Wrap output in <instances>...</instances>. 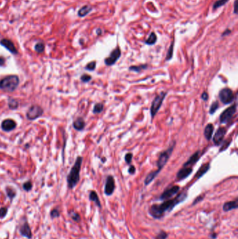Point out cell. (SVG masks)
I'll list each match as a JSON object with an SVG mask.
<instances>
[{
    "label": "cell",
    "mask_w": 238,
    "mask_h": 239,
    "mask_svg": "<svg viewBox=\"0 0 238 239\" xmlns=\"http://www.w3.org/2000/svg\"><path fill=\"white\" fill-rule=\"evenodd\" d=\"M90 201L95 202L98 207H99V208L101 207L100 200H99L97 193H96L95 191L91 192L90 194Z\"/></svg>",
    "instance_id": "cell-24"
},
{
    "label": "cell",
    "mask_w": 238,
    "mask_h": 239,
    "mask_svg": "<svg viewBox=\"0 0 238 239\" xmlns=\"http://www.w3.org/2000/svg\"><path fill=\"white\" fill-rule=\"evenodd\" d=\"M44 110L42 107L38 105H32L29 108L28 110L27 111L26 117L27 120L30 121H33L39 118L43 114Z\"/></svg>",
    "instance_id": "cell-8"
},
{
    "label": "cell",
    "mask_w": 238,
    "mask_h": 239,
    "mask_svg": "<svg viewBox=\"0 0 238 239\" xmlns=\"http://www.w3.org/2000/svg\"><path fill=\"white\" fill-rule=\"evenodd\" d=\"M71 217L74 221H76V222L79 221L80 219H81V217H80L79 214H77L76 212H71Z\"/></svg>",
    "instance_id": "cell-40"
},
{
    "label": "cell",
    "mask_w": 238,
    "mask_h": 239,
    "mask_svg": "<svg viewBox=\"0 0 238 239\" xmlns=\"http://www.w3.org/2000/svg\"><path fill=\"white\" fill-rule=\"evenodd\" d=\"M148 67V65H140L138 66H129V69L130 71L136 72V73H139L142 70H144V69H147Z\"/></svg>",
    "instance_id": "cell-27"
},
{
    "label": "cell",
    "mask_w": 238,
    "mask_h": 239,
    "mask_svg": "<svg viewBox=\"0 0 238 239\" xmlns=\"http://www.w3.org/2000/svg\"><path fill=\"white\" fill-rule=\"evenodd\" d=\"M174 45H175V41H173L172 43H170L169 48L168 50L166 56H165V60L170 61L173 58V52H174Z\"/></svg>",
    "instance_id": "cell-28"
},
{
    "label": "cell",
    "mask_w": 238,
    "mask_h": 239,
    "mask_svg": "<svg viewBox=\"0 0 238 239\" xmlns=\"http://www.w3.org/2000/svg\"><path fill=\"white\" fill-rule=\"evenodd\" d=\"M203 198H204V196L203 195H202V196H198L197 197V198H196L195 200H194V201H193V205H196V204H198V202H200V201H202V200H203Z\"/></svg>",
    "instance_id": "cell-45"
},
{
    "label": "cell",
    "mask_w": 238,
    "mask_h": 239,
    "mask_svg": "<svg viewBox=\"0 0 238 239\" xmlns=\"http://www.w3.org/2000/svg\"><path fill=\"white\" fill-rule=\"evenodd\" d=\"M167 94H168L167 92H160L159 94H157V95L154 97V99L152 102V105L150 108V114H151L152 119H153L154 118L155 115H156V113H158V111L160 110V108L161 107L163 102H164L165 97L167 95Z\"/></svg>",
    "instance_id": "cell-5"
},
{
    "label": "cell",
    "mask_w": 238,
    "mask_h": 239,
    "mask_svg": "<svg viewBox=\"0 0 238 239\" xmlns=\"http://www.w3.org/2000/svg\"><path fill=\"white\" fill-rule=\"evenodd\" d=\"M121 51L119 47L115 48L110 52L109 56L104 60V62L106 66H112L117 62V60L121 57Z\"/></svg>",
    "instance_id": "cell-9"
},
{
    "label": "cell",
    "mask_w": 238,
    "mask_h": 239,
    "mask_svg": "<svg viewBox=\"0 0 238 239\" xmlns=\"http://www.w3.org/2000/svg\"><path fill=\"white\" fill-rule=\"evenodd\" d=\"M193 172V169L191 166H183L180 169L176 175V178L178 181H181L189 177Z\"/></svg>",
    "instance_id": "cell-13"
},
{
    "label": "cell",
    "mask_w": 238,
    "mask_h": 239,
    "mask_svg": "<svg viewBox=\"0 0 238 239\" xmlns=\"http://www.w3.org/2000/svg\"><path fill=\"white\" fill-rule=\"evenodd\" d=\"M238 207V199H236L234 201H231L228 202H226L223 205V210L225 212H228V211L237 209Z\"/></svg>",
    "instance_id": "cell-19"
},
{
    "label": "cell",
    "mask_w": 238,
    "mask_h": 239,
    "mask_svg": "<svg viewBox=\"0 0 238 239\" xmlns=\"http://www.w3.org/2000/svg\"><path fill=\"white\" fill-rule=\"evenodd\" d=\"M176 145V142L175 141H173L172 143H170V146L165 150V151H163L161 152V154L159 155V157L158 158V160L156 162V166H157V169L156 171L160 173V171H161V169L164 167L166 165L167 162L169 160L170 157L171 155H172L173 152L174 151V148H175Z\"/></svg>",
    "instance_id": "cell-4"
},
{
    "label": "cell",
    "mask_w": 238,
    "mask_h": 239,
    "mask_svg": "<svg viewBox=\"0 0 238 239\" xmlns=\"http://www.w3.org/2000/svg\"><path fill=\"white\" fill-rule=\"evenodd\" d=\"M23 189L27 192L30 191L32 189V183L31 181H27L23 185Z\"/></svg>",
    "instance_id": "cell-37"
},
{
    "label": "cell",
    "mask_w": 238,
    "mask_h": 239,
    "mask_svg": "<svg viewBox=\"0 0 238 239\" xmlns=\"http://www.w3.org/2000/svg\"><path fill=\"white\" fill-rule=\"evenodd\" d=\"M6 191H7V196L9 197L10 199H13L14 198L16 195V192L14 190V189L10 187H7L6 188Z\"/></svg>",
    "instance_id": "cell-33"
},
{
    "label": "cell",
    "mask_w": 238,
    "mask_h": 239,
    "mask_svg": "<svg viewBox=\"0 0 238 239\" xmlns=\"http://www.w3.org/2000/svg\"><path fill=\"white\" fill-rule=\"evenodd\" d=\"M214 130V127L212 123L207 124L205 128L204 129L203 134H204L205 138L207 141H210V139L212 138Z\"/></svg>",
    "instance_id": "cell-21"
},
{
    "label": "cell",
    "mask_w": 238,
    "mask_h": 239,
    "mask_svg": "<svg viewBox=\"0 0 238 239\" xmlns=\"http://www.w3.org/2000/svg\"><path fill=\"white\" fill-rule=\"evenodd\" d=\"M132 159H133V153L131 152H128L124 156V160H125L126 163L127 165H131V163L132 162Z\"/></svg>",
    "instance_id": "cell-36"
},
{
    "label": "cell",
    "mask_w": 238,
    "mask_h": 239,
    "mask_svg": "<svg viewBox=\"0 0 238 239\" xmlns=\"http://www.w3.org/2000/svg\"><path fill=\"white\" fill-rule=\"evenodd\" d=\"M237 4V0H235V3H234V13L235 14H237V11H236V4Z\"/></svg>",
    "instance_id": "cell-48"
},
{
    "label": "cell",
    "mask_w": 238,
    "mask_h": 239,
    "mask_svg": "<svg viewBox=\"0 0 238 239\" xmlns=\"http://www.w3.org/2000/svg\"><path fill=\"white\" fill-rule=\"evenodd\" d=\"M187 197V192H182L178 194L175 198L166 200L161 204L152 205L149 210V215L155 219L161 218L165 212H170L175 205L183 202Z\"/></svg>",
    "instance_id": "cell-1"
},
{
    "label": "cell",
    "mask_w": 238,
    "mask_h": 239,
    "mask_svg": "<svg viewBox=\"0 0 238 239\" xmlns=\"http://www.w3.org/2000/svg\"><path fill=\"white\" fill-rule=\"evenodd\" d=\"M81 80L82 83H88L92 80V76L88 74H82L81 77Z\"/></svg>",
    "instance_id": "cell-38"
},
{
    "label": "cell",
    "mask_w": 238,
    "mask_h": 239,
    "mask_svg": "<svg viewBox=\"0 0 238 239\" xmlns=\"http://www.w3.org/2000/svg\"><path fill=\"white\" fill-rule=\"evenodd\" d=\"M231 141H225V142H222V143H221V148H220V150H219V151L221 152V151H225V150L226 149H227V148H228V147L230 146V144H231Z\"/></svg>",
    "instance_id": "cell-39"
},
{
    "label": "cell",
    "mask_w": 238,
    "mask_h": 239,
    "mask_svg": "<svg viewBox=\"0 0 238 239\" xmlns=\"http://www.w3.org/2000/svg\"><path fill=\"white\" fill-rule=\"evenodd\" d=\"M180 187L178 185H174L173 187L165 190L164 192L161 194V195L160 196L159 199L161 201H166V200L170 199L172 198L173 196H175V194L179 192Z\"/></svg>",
    "instance_id": "cell-10"
},
{
    "label": "cell",
    "mask_w": 238,
    "mask_h": 239,
    "mask_svg": "<svg viewBox=\"0 0 238 239\" xmlns=\"http://www.w3.org/2000/svg\"><path fill=\"white\" fill-rule=\"evenodd\" d=\"M8 106L10 109L16 110L19 106V103L16 99L12 98V97H9L8 99Z\"/></svg>",
    "instance_id": "cell-26"
},
{
    "label": "cell",
    "mask_w": 238,
    "mask_h": 239,
    "mask_svg": "<svg viewBox=\"0 0 238 239\" xmlns=\"http://www.w3.org/2000/svg\"><path fill=\"white\" fill-rule=\"evenodd\" d=\"M6 60L4 57H0V66H4L5 65Z\"/></svg>",
    "instance_id": "cell-47"
},
{
    "label": "cell",
    "mask_w": 238,
    "mask_h": 239,
    "mask_svg": "<svg viewBox=\"0 0 238 239\" xmlns=\"http://www.w3.org/2000/svg\"><path fill=\"white\" fill-rule=\"evenodd\" d=\"M168 238V233L164 231H160V232L156 236L154 239H166Z\"/></svg>",
    "instance_id": "cell-35"
},
{
    "label": "cell",
    "mask_w": 238,
    "mask_h": 239,
    "mask_svg": "<svg viewBox=\"0 0 238 239\" xmlns=\"http://www.w3.org/2000/svg\"><path fill=\"white\" fill-rule=\"evenodd\" d=\"M226 129L224 127H220L217 130V132H216L212 138L213 142H214L215 146H218L221 145L226 134Z\"/></svg>",
    "instance_id": "cell-11"
},
{
    "label": "cell",
    "mask_w": 238,
    "mask_h": 239,
    "mask_svg": "<svg viewBox=\"0 0 238 239\" xmlns=\"http://www.w3.org/2000/svg\"><path fill=\"white\" fill-rule=\"evenodd\" d=\"M0 45L4 47L5 48L8 50L13 55H17L18 53V50L16 49L14 43L9 38H2L0 41Z\"/></svg>",
    "instance_id": "cell-14"
},
{
    "label": "cell",
    "mask_w": 238,
    "mask_h": 239,
    "mask_svg": "<svg viewBox=\"0 0 238 239\" xmlns=\"http://www.w3.org/2000/svg\"><path fill=\"white\" fill-rule=\"evenodd\" d=\"M104 108V105L102 103H97L95 105L93 108L92 112L94 114H99L103 112Z\"/></svg>",
    "instance_id": "cell-29"
},
{
    "label": "cell",
    "mask_w": 238,
    "mask_h": 239,
    "mask_svg": "<svg viewBox=\"0 0 238 239\" xmlns=\"http://www.w3.org/2000/svg\"><path fill=\"white\" fill-rule=\"evenodd\" d=\"M7 213V208H0V218H4L6 216Z\"/></svg>",
    "instance_id": "cell-42"
},
{
    "label": "cell",
    "mask_w": 238,
    "mask_h": 239,
    "mask_svg": "<svg viewBox=\"0 0 238 239\" xmlns=\"http://www.w3.org/2000/svg\"><path fill=\"white\" fill-rule=\"evenodd\" d=\"M201 99H202V100H203V101H207L209 99L208 93H207V92H203L202 93V94H201Z\"/></svg>",
    "instance_id": "cell-44"
},
{
    "label": "cell",
    "mask_w": 238,
    "mask_h": 239,
    "mask_svg": "<svg viewBox=\"0 0 238 239\" xmlns=\"http://www.w3.org/2000/svg\"><path fill=\"white\" fill-rule=\"evenodd\" d=\"M20 232L21 233V235L24 236V237H26L29 239L32 238L31 229H30L29 225L28 224L27 222H25L24 224L22 225V227L20 229Z\"/></svg>",
    "instance_id": "cell-20"
},
{
    "label": "cell",
    "mask_w": 238,
    "mask_h": 239,
    "mask_svg": "<svg viewBox=\"0 0 238 239\" xmlns=\"http://www.w3.org/2000/svg\"><path fill=\"white\" fill-rule=\"evenodd\" d=\"M135 171H136V169H135V167L134 165H130L129 168L128 169V173L130 175H134L135 174Z\"/></svg>",
    "instance_id": "cell-43"
},
{
    "label": "cell",
    "mask_w": 238,
    "mask_h": 239,
    "mask_svg": "<svg viewBox=\"0 0 238 239\" xmlns=\"http://www.w3.org/2000/svg\"><path fill=\"white\" fill-rule=\"evenodd\" d=\"M218 98H219L221 103L223 104H230L234 101L235 96L233 92L228 88H224L219 91L218 92Z\"/></svg>",
    "instance_id": "cell-7"
},
{
    "label": "cell",
    "mask_w": 238,
    "mask_h": 239,
    "mask_svg": "<svg viewBox=\"0 0 238 239\" xmlns=\"http://www.w3.org/2000/svg\"><path fill=\"white\" fill-rule=\"evenodd\" d=\"M85 122L82 117H78L73 123V128L77 131H82L85 127Z\"/></svg>",
    "instance_id": "cell-17"
},
{
    "label": "cell",
    "mask_w": 238,
    "mask_h": 239,
    "mask_svg": "<svg viewBox=\"0 0 238 239\" xmlns=\"http://www.w3.org/2000/svg\"><path fill=\"white\" fill-rule=\"evenodd\" d=\"M51 216L52 217V218H57V217H59L60 216L59 210H58L57 209L52 210L51 212Z\"/></svg>",
    "instance_id": "cell-41"
},
{
    "label": "cell",
    "mask_w": 238,
    "mask_h": 239,
    "mask_svg": "<svg viewBox=\"0 0 238 239\" xmlns=\"http://www.w3.org/2000/svg\"><path fill=\"white\" fill-rule=\"evenodd\" d=\"M237 112V104L235 103L231 106L224 110L219 116V122L221 124H226L231 120L232 117Z\"/></svg>",
    "instance_id": "cell-6"
},
{
    "label": "cell",
    "mask_w": 238,
    "mask_h": 239,
    "mask_svg": "<svg viewBox=\"0 0 238 239\" xmlns=\"http://www.w3.org/2000/svg\"><path fill=\"white\" fill-rule=\"evenodd\" d=\"M231 30L227 29L226 30H225V31L223 32V33L222 35H221V36H222V37H226V36L230 34H231Z\"/></svg>",
    "instance_id": "cell-46"
},
{
    "label": "cell",
    "mask_w": 238,
    "mask_h": 239,
    "mask_svg": "<svg viewBox=\"0 0 238 239\" xmlns=\"http://www.w3.org/2000/svg\"><path fill=\"white\" fill-rule=\"evenodd\" d=\"M92 11V6H90V5H85V6H83L79 9L78 12H77V16L81 18L85 17V16L89 14Z\"/></svg>",
    "instance_id": "cell-22"
},
{
    "label": "cell",
    "mask_w": 238,
    "mask_h": 239,
    "mask_svg": "<svg viewBox=\"0 0 238 239\" xmlns=\"http://www.w3.org/2000/svg\"><path fill=\"white\" fill-rule=\"evenodd\" d=\"M20 79L17 75H9L0 80V90L7 92H13L18 88Z\"/></svg>",
    "instance_id": "cell-3"
},
{
    "label": "cell",
    "mask_w": 238,
    "mask_h": 239,
    "mask_svg": "<svg viewBox=\"0 0 238 239\" xmlns=\"http://www.w3.org/2000/svg\"><path fill=\"white\" fill-rule=\"evenodd\" d=\"M209 169H210V165L209 163L203 164V165H202L201 167L199 168L198 171L196 172L195 178L197 179L201 178V177H203L204 175L209 170Z\"/></svg>",
    "instance_id": "cell-18"
},
{
    "label": "cell",
    "mask_w": 238,
    "mask_h": 239,
    "mask_svg": "<svg viewBox=\"0 0 238 239\" xmlns=\"http://www.w3.org/2000/svg\"><path fill=\"white\" fill-rule=\"evenodd\" d=\"M82 161H83L82 157H77L74 165L71 169L70 172H69L68 174L66 180H67V184L69 189L74 188L79 182L80 173H81Z\"/></svg>",
    "instance_id": "cell-2"
},
{
    "label": "cell",
    "mask_w": 238,
    "mask_h": 239,
    "mask_svg": "<svg viewBox=\"0 0 238 239\" xmlns=\"http://www.w3.org/2000/svg\"><path fill=\"white\" fill-rule=\"evenodd\" d=\"M219 108V104L217 101H214L210 106L209 108V113L210 115H214V113L218 110V108Z\"/></svg>",
    "instance_id": "cell-31"
},
{
    "label": "cell",
    "mask_w": 238,
    "mask_h": 239,
    "mask_svg": "<svg viewBox=\"0 0 238 239\" xmlns=\"http://www.w3.org/2000/svg\"><path fill=\"white\" fill-rule=\"evenodd\" d=\"M156 41H157V36L156 34H155V32H152L150 35L149 36L148 38L145 41V44H147V45L152 46V45H154V44L156 43Z\"/></svg>",
    "instance_id": "cell-25"
},
{
    "label": "cell",
    "mask_w": 238,
    "mask_h": 239,
    "mask_svg": "<svg viewBox=\"0 0 238 239\" xmlns=\"http://www.w3.org/2000/svg\"><path fill=\"white\" fill-rule=\"evenodd\" d=\"M202 155H203V153H201V151H197L184 164L183 166H191L192 167L193 165H195L198 162Z\"/></svg>",
    "instance_id": "cell-16"
},
{
    "label": "cell",
    "mask_w": 238,
    "mask_h": 239,
    "mask_svg": "<svg viewBox=\"0 0 238 239\" xmlns=\"http://www.w3.org/2000/svg\"><path fill=\"white\" fill-rule=\"evenodd\" d=\"M96 66V62L95 61H92V62H90L87 64V65L85 66V69L87 71H93L95 70Z\"/></svg>",
    "instance_id": "cell-34"
},
{
    "label": "cell",
    "mask_w": 238,
    "mask_h": 239,
    "mask_svg": "<svg viewBox=\"0 0 238 239\" xmlns=\"http://www.w3.org/2000/svg\"><path fill=\"white\" fill-rule=\"evenodd\" d=\"M228 1L229 0H218V1H216L213 4V9L215 10L221 7H223Z\"/></svg>",
    "instance_id": "cell-32"
},
{
    "label": "cell",
    "mask_w": 238,
    "mask_h": 239,
    "mask_svg": "<svg viewBox=\"0 0 238 239\" xmlns=\"http://www.w3.org/2000/svg\"><path fill=\"white\" fill-rule=\"evenodd\" d=\"M115 190V179L112 176H108L106 178V184H105L104 192L107 196L112 195Z\"/></svg>",
    "instance_id": "cell-12"
},
{
    "label": "cell",
    "mask_w": 238,
    "mask_h": 239,
    "mask_svg": "<svg viewBox=\"0 0 238 239\" xmlns=\"http://www.w3.org/2000/svg\"><path fill=\"white\" fill-rule=\"evenodd\" d=\"M159 174V173L156 170L150 172V173H149L148 175V176H146V178H145V181H144V183H145V185H148L150 184V183L152 181H153L155 178H156L158 176V174Z\"/></svg>",
    "instance_id": "cell-23"
},
{
    "label": "cell",
    "mask_w": 238,
    "mask_h": 239,
    "mask_svg": "<svg viewBox=\"0 0 238 239\" xmlns=\"http://www.w3.org/2000/svg\"><path fill=\"white\" fill-rule=\"evenodd\" d=\"M34 51L37 53H43L45 51V44L42 42H38L34 46Z\"/></svg>",
    "instance_id": "cell-30"
},
{
    "label": "cell",
    "mask_w": 238,
    "mask_h": 239,
    "mask_svg": "<svg viewBox=\"0 0 238 239\" xmlns=\"http://www.w3.org/2000/svg\"><path fill=\"white\" fill-rule=\"evenodd\" d=\"M16 127H17V123L13 119L11 118L5 119L4 120L2 121L1 124L2 129L7 132L13 131V130H14L16 128Z\"/></svg>",
    "instance_id": "cell-15"
}]
</instances>
